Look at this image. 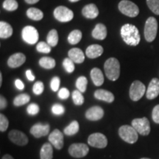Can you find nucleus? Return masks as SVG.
Segmentation results:
<instances>
[{
  "mask_svg": "<svg viewBox=\"0 0 159 159\" xmlns=\"http://www.w3.org/2000/svg\"><path fill=\"white\" fill-rule=\"evenodd\" d=\"M120 33L123 41L129 46L136 47L140 43L141 37L139 31L134 25L125 24L121 27Z\"/></svg>",
  "mask_w": 159,
  "mask_h": 159,
  "instance_id": "1",
  "label": "nucleus"
},
{
  "mask_svg": "<svg viewBox=\"0 0 159 159\" xmlns=\"http://www.w3.org/2000/svg\"><path fill=\"white\" fill-rule=\"evenodd\" d=\"M105 73L106 77L111 81H115L120 75V64L115 57H111L105 61L104 65Z\"/></svg>",
  "mask_w": 159,
  "mask_h": 159,
  "instance_id": "2",
  "label": "nucleus"
},
{
  "mask_svg": "<svg viewBox=\"0 0 159 159\" xmlns=\"http://www.w3.org/2000/svg\"><path fill=\"white\" fill-rule=\"evenodd\" d=\"M119 135L120 138L125 142L129 144H134L138 140V132L133 126L122 125L119 129Z\"/></svg>",
  "mask_w": 159,
  "mask_h": 159,
  "instance_id": "3",
  "label": "nucleus"
},
{
  "mask_svg": "<svg viewBox=\"0 0 159 159\" xmlns=\"http://www.w3.org/2000/svg\"><path fill=\"white\" fill-rule=\"evenodd\" d=\"M158 32V21L154 17H149L144 26V38L147 41L152 42L156 38Z\"/></svg>",
  "mask_w": 159,
  "mask_h": 159,
  "instance_id": "4",
  "label": "nucleus"
},
{
  "mask_svg": "<svg viewBox=\"0 0 159 159\" xmlns=\"http://www.w3.org/2000/svg\"><path fill=\"white\" fill-rule=\"evenodd\" d=\"M119 10L124 15L132 18L137 16L139 13L138 6L129 0L121 1L119 4Z\"/></svg>",
  "mask_w": 159,
  "mask_h": 159,
  "instance_id": "5",
  "label": "nucleus"
},
{
  "mask_svg": "<svg viewBox=\"0 0 159 159\" xmlns=\"http://www.w3.org/2000/svg\"><path fill=\"white\" fill-rule=\"evenodd\" d=\"M132 126L142 136H148L150 133V124L146 117L134 119L132 121Z\"/></svg>",
  "mask_w": 159,
  "mask_h": 159,
  "instance_id": "6",
  "label": "nucleus"
},
{
  "mask_svg": "<svg viewBox=\"0 0 159 159\" xmlns=\"http://www.w3.org/2000/svg\"><path fill=\"white\" fill-rule=\"evenodd\" d=\"M21 36L24 41L29 44H35L39 39V32L33 26H27L24 27L21 32Z\"/></svg>",
  "mask_w": 159,
  "mask_h": 159,
  "instance_id": "7",
  "label": "nucleus"
},
{
  "mask_svg": "<svg viewBox=\"0 0 159 159\" xmlns=\"http://www.w3.org/2000/svg\"><path fill=\"white\" fill-rule=\"evenodd\" d=\"M54 16L57 21L61 22H68L72 20L74 13L68 7L64 6H59L55 9Z\"/></svg>",
  "mask_w": 159,
  "mask_h": 159,
  "instance_id": "8",
  "label": "nucleus"
},
{
  "mask_svg": "<svg viewBox=\"0 0 159 159\" xmlns=\"http://www.w3.org/2000/svg\"><path fill=\"white\" fill-rule=\"evenodd\" d=\"M146 88L145 85L139 80L133 82L130 88V97L133 101H138L144 96Z\"/></svg>",
  "mask_w": 159,
  "mask_h": 159,
  "instance_id": "9",
  "label": "nucleus"
},
{
  "mask_svg": "<svg viewBox=\"0 0 159 159\" xmlns=\"http://www.w3.org/2000/svg\"><path fill=\"white\" fill-rule=\"evenodd\" d=\"M89 148L83 143H75L70 145L69 148V153L74 158H83L89 153Z\"/></svg>",
  "mask_w": 159,
  "mask_h": 159,
  "instance_id": "10",
  "label": "nucleus"
},
{
  "mask_svg": "<svg viewBox=\"0 0 159 159\" xmlns=\"http://www.w3.org/2000/svg\"><path fill=\"white\" fill-rule=\"evenodd\" d=\"M88 143L90 146L95 148H105L108 144V139L104 134L95 133L91 134L88 138Z\"/></svg>",
  "mask_w": 159,
  "mask_h": 159,
  "instance_id": "11",
  "label": "nucleus"
},
{
  "mask_svg": "<svg viewBox=\"0 0 159 159\" xmlns=\"http://www.w3.org/2000/svg\"><path fill=\"white\" fill-rule=\"evenodd\" d=\"M8 138L12 142L19 146H25L28 144V138L21 131L13 130L8 134Z\"/></svg>",
  "mask_w": 159,
  "mask_h": 159,
  "instance_id": "12",
  "label": "nucleus"
},
{
  "mask_svg": "<svg viewBox=\"0 0 159 159\" xmlns=\"http://www.w3.org/2000/svg\"><path fill=\"white\" fill-rule=\"evenodd\" d=\"M49 143L57 150H61L63 147V135L58 129H55L49 134Z\"/></svg>",
  "mask_w": 159,
  "mask_h": 159,
  "instance_id": "13",
  "label": "nucleus"
},
{
  "mask_svg": "<svg viewBox=\"0 0 159 159\" xmlns=\"http://www.w3.org/2000/svg\"><path fill=\"white\" fill-rule=\"evenodd\" d=\"M50 126L48 124H41L37 123L33 125L30 129V134L35 138H41L49 134Z\"/></svg>",
  "mask_w": 159,
  "mask_h": 159,
  "instance_id": "14",
  "label": "nucleus"
},
{
  "mask_svg": "<svg viewBox=\"0 0 159 159\" xmlns=\"http://www.w3.org/2000/svg\"><path fill=\"white\" fill-rule=\"evenodd\" d=\"M104 116V111L99 106H93L85 112V118L90 121H97Z\"/></svg>",
  "mask_w": 159,
  "mask_h": 159,
  "instance_id": "15",
  "label": "nucleus"
},
{
  "mask_svg": "<svg viewBox=\"0 0 159 159\" xmlns=\"http://www.w3.org/2000/svg\"><path fill=\"white\" fill-rule=\"evenodd\" d=\"M159 95V80L153 78L150 81L147 90L146 97L148 99H153Z\"/></svg>",
  "mask_w": 159,
  "mask_h": 159,
  "instance_id": "16",
  "label": "nucleus"
},
{
  "mask_svg": "<svg viewBox=\"0 0 159 159\" xmlns=\"http://www.w3.org/2000/svg\"><path fill=\"white\" fill-rule=\"evenodd\" d=\"M26 61V57L23 53L18 52L12 55L7 60V65L11 68H18L24 64Z\"/></svg>",
  "mask_w": 159,
  "mask_h": 159,
  "instance_id": "17",
  "label": "nucleus"
},
{
  "mask_svg": "<svg viewBox=\"0 0 159 159\" xmlns=\"http://www.w3.org/2000/svg\"><path fill=\"white\" fill-rule=\"evenodd\" d=\"M82 14L87 19H95L98 16L99 10L94 4H89L85 5L82 10Z\"/></svg>",
  "mask_w": 159,
  "mask_h": 159,
  "instance_id": "18",
  "label": "nucleus"
},
{
  "mask_svg": "<svg viewBox=\"0 0 159 159\" xmlns=\"http://www.w3.org/2000/svg\"><path fill=\"white\" fill-rule=\"evenodd\" d=\"M103 53V47L99 44H93L88 47L85 51V55L89 58L94 59L102 55Z\"/></svg>",
  "mask_w": 159,
  "mask_h": 159,
  "instance_id": "19",
  "label": "nucleus"
},
{
  "mask_svg": "<svg viewBox=\"0 0 159 159\" xmlns=\"http://www.w3.org/2000/svg\"><path fill=\"white\" fill-rule=\"evenodd\" d=\"M69 57L75 63H82L85 60L83 52L79 48H72L68 52Z\"/></svg>",
  "mask_w": 159,
  "mask_h": 159,
  "instance_id": "20",
  "label": "nucleus"
},
{
  "mask_svg": "<svg viewBox=\"0 0 159 159\" xmlns=\"http://www.w3.org/2000/svg\"><path fill=\"white\" fill-rule=\"evenodd\" d=\"M95 98L99 100L105 101L107 102H112L114 100V96L111 91L104 90V89H99L94 92Z\"/></svg>",
  "mask_w": 159,
  "mask_h": 159,
  "instance_id": "21",
  "label": "nucleus"
},
{
  "mask_svg": "<svg viewBox=\"0 0 159 159\" xmlns=\"http://www.w3.org/2000/svg\"><path fill=\"white\" fill-rule=\"evenodd\" d=\"M91 35L95 39L104 40L107 36L106 27L102 24H97L93 30Z\"/></svg>",
  "mask_w": 159,
  "mask_h": 159,
  "instance_id": "22",
  "label": "nucleus"
},
{
  "mask_svg": "<svg viewBox=\"0 0 159 159\" xmlns=\"http://www.w3.org/2000/svg\"><path fill=\"white\" fill-rule=\"evenodd\" d=\"M91 78L97 86H100L104 83V77L102 71L98 68H94L91 71Z\"/></svg>",
  "mask_w": 159,
  "mask_h": 159,
  "instance_id": "23",
  "label": "nucleus"
},
{
  "mask_svg": "<svg viewBox=\"0 0 159 159\" xmlns=\"http://www.w3.org/2000/svg\"><path fill=\"white\" fill-rule=\"evenodd\" d=\"M53 149L51 143H45L40 150V158L52 159Z\"/></svg>",
  "mask_w": 159,
  "mask_h": 159,
  "instance_id": "24",
  "label": "nucleus"
},
{
  "mask_svg": "<svg viewBox=\"0 0 159 159\" xmlns=\"http://www.w3.org/2000/svg\"><path fill=\"white\" fill-rule=\"evenodd\" d=\"M13 34V28L5 21L0 22V37L1 39H8Z\"/></svg>",
  "mask_w": 159,
  "mask_h": 159,
  "instance_id": "25",
  "label": "nucleus"
},
{
  "mask_svg": "<svg viewBox=\"0 0 159 159\" xmlns=\"http://www.w3.org/2000/svg\"><path fill=\"white\" fill-rule=\"evenodd\" d=\"M27 16L30 19L34 20V21H39L43 19V13L41 10L35 8V7H30L27 10Z\"/></svg>",
  "mask_w": 159,
  "mask_h": 159,
  "instance_id": "26",
  "label": "nucleus"
},
{
  "mask_svg": "<svg viewBox=\"0 0 159 159\" xmlns=\"http://www.w3.org/2000/svg\"><path fill=\"white\" fill-rule=\"evenodd\" d=\"M79 129V123L77 121L75 120L73 122H71L68 126L66 127L64 130H63V132L67 136H73V135H75L78 133Z\"/></svg>",
  "mask_w": 159,
  "mask_h": 159,
  "instance_id": "27",
  "label": "nucleus"
},
{
  "mask_svg": "<svg viewBox=\"0 0 159 159\" xmlns=\"http://www.w3.org/2000/svg\"><path fill=\"white\" fill-rule=\"evenodd\" d=\"M39 65L43 69H52L55 66V61L52 57H43L40 59Z\"/></svg>",
  "mask_w": 159,
  "mask_h": 159,
  "instance_id": "28",
  "label": "nucleus"
},
{
  "mask_svg": "<svg viewBox=\"0 0 159 159\" xmlns=\"http://www.w3.org/2000/svg\"><path fill=\"white\" fill-rule=\"evenodd\" d=\"M82 39V33L78 30H75L69 33L68 36V41L71 44L75 45L78 43Z\"/></svg>",
  "mask_w": 159,
  "mask_h": 159,
  "instance_id": "29",
  "label": "nucleus"
},
{
  "mask_svg": "<svg viewBox=\"0 0 159 159\" xmlns=\"http://www.w3.org/2000/svg\"><path fill=\"white\" fill-rule=\"evenodd\" d=\"M47 43L51 47H55L58 43V34L56 30L53 29L49 32L47 37Z\"/></svg>",
  "mask_w": 159,
  "mask_h": 159,
  "instance_id": "30",
  "label": "nucleus"
},
{
  "mask_svg": "<svg viewBox=\"0 0 159 159\" xmlns=\"http://www.w3.org/2000/svg\"><path fill=\"white\" fill-rule=\"evenodd\" d=\"M30 100V97L28 94H21L16 97L13 99V105L17 107L21 106L28 103Z\"/></svg>",
  "mask_w": 159,
  "mask_h": 159,
  "instance_id": "31",
  "label": "nucleus"
},
{
  "mask_svg": "<svg viewBox=\"0 0 159 159\" xmlns=\"http://www.w3.org/2000/svg\"><path fill=\"white\" fill-rule=\"evenodd\" d=\"M87 84H88V80H87L86 77L84 76L78 77L76 81V87L77 90H79L81 93L85 92L87 89Z\"/></svg>",
  "mask_w": 159,
  "mask_h": 159,
  "instance_id": "32",
  "label": "nucleus"
},
{
  "mask_svg": "<svg viewBox=\"0 0 159 159\" xmlns=\"http://www.w3.org/2000/svg\"><path fill=\"white\" fill-rule=\"evenodd\" d=\"M2 7L7 11H14L18 8L19 5L16 0H5L3 2Z\"/></svg>",
  "mask_w": 159,
  "mask_h": 159,
  "instance_id": "33",
  "label": "nucleus"
},
{
  "mask_svg": "<svg viewBox=\"0 0 159 159\" xmlns=\"http://www.w3.org/2000/svg\"><path fill=\"white\" fill-rule=\"evenodd\" d=\"M72 99L75 105H82L84 102V97L79 90H75L72 93Z\"/></svg>",
  "mask_w": 159,
  "mask_h": 159,
  "instance_id": "34",
  "label": "nucleus"
},
{
  "mask_svg": "<svg viewBox=\"0 0 159 159\" xmlns=\"http://www.w3.org/2000/svg\"><path fill=\"white\" fill-rule=\"evenodd\" d=\"M147 5L152 13L159 15V0H147Z\"/></svg>",
  "mask_w": 159,
  "mask_h": 159,
  "instance_id": "35",
  "label": "nucleus"
},
{
  "mask_svg": "<svg viewBox=\"0 0 159 159\" xmlns=\"http://www.w3.org/2000/svg\"><path fill=\"white\" fill-rule=\"evenodd\" d=\"M63 66L64 67L65 70L68 73H71L75 71V66L74 64V61H72L69 58H65L63 61Z\"/></svg>",
  "mask_w": 159,
  "mask_h": 159,
  "instance_id": "36",
  "label": "nucleus"
},
{
  "mask_svg": "<svg viewBox=\"0 0 159 159\" xmlns=\"http://www.w3.org/2000/svg\"><path fill=\"white\" fill-rule=\"evenodd\" d=\"M36 49L39 52L46 53V54H47V53L51 52V46H49L48 43L41 41V42H39L38 43Z\"/></svg>",
  "mask_w": 159,
  "mask_h": 159,
  "instance_id": "37",
  "label": "nucleus"
},
{
  "mask_svg": "<svg viewBox=\"0 0 159 159\" xmlns=\"http://www.w3.org/2000/svg\"><path fill=\"white\" fill-rule=\"evenodd\" d=\"M9 126V121L3 114H0V131L5 132Z\"/></svg>",
  "mask_w": 159,
  "mask_h": 159,
  "instance_id": "38",
  "label": "nucleus"
},
{
  "mask_svg": "<svg viewBox=\"0 0 159 159\" xmlns=\"http://www.w3.org/2000/svg\"><path fill=\"white\" fill-rule=\"evenodd\" d=\"M44 86L41 81H37L33 87V91L35 95H41L43 92Z\"/></svg>",
  "mask_w": 159,
  "mask_h": 159,
  "instance_id": "39",
  "label": "nucleus"
},
{
  "mask_svg": "<svg viewBox=\"0 0 159 159\" xmlns=\"http://www.w3.org/2000/svg\"><path fill=\"white\" fill-rule=\"evenodd\" d=\"M52 112L55 115H62L64 114L65 108L61 104H55L52 107Z\"/></svg>",
  "mask_w": 159,
  "mask_h": 159,
  "instance_id": "40",
  "label": "nucleus"
},
{
  "mask_svg": "<svg viewBox=\"0 0 159 159\" xmlns=\"http://www.w3.org/2000/svg\"><path fill=\"white\" fill-rule=\"evenodd\" d=\"M39 106L35 103H32V104L29 105L27 108V112L30 115H36L39 114Z\"/></svg>",
  "mask_w": 159,
  "mask_h": 159,
  "instance_id": "41",
  "label": "nucleus"
},
{
  "mask_svg": "<svg viewBox=\"0 0 159 159\" xmlns=\"http://www.w3.org/2000/svg\"><path fill=\"white\" fill-rule=\"evenodd\" d=\"M60 83H61V80H60V78L58 77L55 76L52 77V79L51 80L50 82V87L52 90L53 91H57L58 90L60 87Z\"/></svg>",
  "mask_w": 159,
  "mask_h": 159,
  "instance_id": "42",
  "label": "nucleus"
},
{
  "mask_svg": "<svg viewBox=\"0 0 159 159\" xmlns=\"http://www.w3.org/2000/svg\"><path fill=\"white\" fill-rule=\"evenodd\" d=\"M152 118L154 122L159 124V105H157L154 107L152 113Z\"/></svg>",
  "mask_w": 159,
  "mask_h": 159,
  "instance_id": "43",
  "label": "nucleus"
},
{
  "mask_svg": "<svg viewBox=\"0 0 159 159\" xmlns=\"http://www.w3.org/2000/svg\"><path fill=\"white\" fill-rule=\"evenodd\" d=\"M69 91L66 88H62L58 91V97L61 99H66L69 97Z\"/></svg>",
  "mask_w": 159,
  "mask_h": 159,
  "instance_id": "44",
  "label": "nucleus"
},
{
  "mask_svg": "<svg viewBox=\"0 0 159 159\" xmlns=\"http://www.w3.org/2000/svg\"><path fill=\"white\" fill-rule=\"evenodd\" d=\"M7 99H6L2 95H1V96H0V109H1V110H4V109L7 107Z\"/></svg>",
  "mask_w": 159,
  "mask_h": 159,
  "instance_id": "45",
  "label": "nucleus"
},
{
  "mask_svg": "<svg viewBox=\"0 0 159 159\" xmlns=\"http://www.w3.org/2000/svg\"><path fill=\"white\" fill-rule=\"evenodd\" d=\"M15 85H16V87L19 90H23L24 88H25V85H24L23 82L19 79L16 80Z\"/></svg>",
  "mask_w": 159,
  "mask_h": 159,
  "instance_id": "46",
  "label": "nucleus"
},
{
  "mask_svg": "<svg viewBox=\"0 0 159 159\" xmlns=\"http://www.w3.org/2000/svg\"><path fill=\"white\" fill-rule=\"evenodd\" d=\"M26 76H27V78L30 81H33L35 80V76L33 75L30 69H28V70H27V71H26Z\"/></svg>",
  "mask_w": 159,
  "mask_h": 159,
  "instance_id": "47",
  "label": "nucleus"
},
{
  "mask_svg": "<svg viewBox=\"0 0 159 159\" xmlns=\"http://www.w3.org/2000/svg\"><path fill=\"white\" fill-rule=\"evenodd\" d=\"M40 0H25V2L27 3L30 4V5H33V4H35L37 2H39Z\"/></svg>",
  "mask_w": 159,
  "mask_h": 159,
  "instance_id": "48",
  "label": "nucleus"
},
{
  "mask_svg": "<svg viewBox=\"0 0 159 159\" xmlns=\"http://www.w3.org/2000/svg\"><path fill=\"white\" fill-rule=\"evenodd\" d=\"M2 159H14V158H13V157L11 156V155L7 154V155H5V156L2 158Z\"/></svg>",
  "mask_w": 159,
  "mask_h": 159,
  "instance_id": "49",
  "label": "nucleus"
},
{
  "mask_svg": "<svg viewBox=\"0 0 159 159\" xmlns=\"http://www.w3.org/2000/svg\"><path fill=\"white\" fill-rule=\"evenodd\" d=\"M2 75L0 73V85H2Z\"/></svg>",
  "mask_w": 159,
  "mask_h": 159,
  "instance_id": "50",
  "label": "nucleus"
},
{
  "mask_svg": "<svg viewBox=\"0 0 159 159\" xmlns=\"http://www.w3.org/2000/svg\"><path fill=\"white\" fill-rule=\"evenodd\" d=\"M69 1H70L71 2H78L80 0H69Z\"/></svg>",
  "mask_w": 159,
  "mask_h": 159,
  "instance_id": "51",
  "label": "nucleus"
},
{
  "mask_svg": "<svg viewBox=\"0 0 159 159\" xmlns=\"http://www.w3.org/2000/svg\"><path fill=\"white\" fill-rule=\"evenodd\" d=\"M141 159H150V158H141Z\"/></svg>",
  "mask_w": 159,
  "mask_h": 159,
  "instance_id": "52",
  "label": "nucleus"
}]
</instances>
